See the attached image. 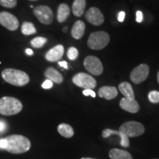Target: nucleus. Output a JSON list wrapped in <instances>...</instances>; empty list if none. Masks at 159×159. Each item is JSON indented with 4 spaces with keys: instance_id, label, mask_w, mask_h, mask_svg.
Segmentation results:
<instances>
[{
    "instance_id": "nucleus-1",
    "label": "nucleus",
    "mask_w": 159,
    "mask_h": 159,
    "mask_svg": "<svg viewBox=\"0 0 159 159\" xmlns=\"http://www.w3.org/2000/svg\"><path fill=\"white\" fill-rule=\"evenodd\" d=\"M7 148L5 150L13 154H21L27 152L31 148V142L22 135H11L5 138Z\"/></svg>"
},
{
    "instance_id": "nucleus-2",
    "label": "nucleus",
    "mask_w": 159,
    "mask_h": 159,
    "mask_svg": "<svg viewBox=\"0 0 159 159\" xmlns=\"http://www.w3.org/2000/svg\"><path fill=\"white\" fill-rule=\"evenodd\" d=\"M2 77L6 83L21 87L30 82V77L25 71L15 69H5L2 72Z\"/></svg>"
},
{
    "instance_id": "nucleus-3",
    "label": "nucleus",
    "mask_w": 159,
    "mask_h": 159,
    "mask_svg": "<svg viewBox=\"0 0 159 159\" xmlns=\"http://www.w3.org/2000/svg\"><path fill=\"white\" fill-rule=\"evenodd\" d=\"M23 105L21 101L14 97H4L0 99V114L13 116L21 112Z\"/></svg>"
},
{
    "instance_id": "nucleus-4",
    "label": "nucleus",
    "mask_w": 159,
    "mask_h": 159,
    "mask_svg": "<svg viewBox=\"0 0 159 159\" xmlns=\"http://www.w3.org/2000/svg\"><path fill=\"white\" fill-rule=\"evenodd\" d=\"M109 41L110 36L108 33L103 31H99L91 33L87 43L89 48L95 50H100L108 44Z\"/></svg>"
},
{
    "instance_id": "nucleus-5",
    "label": "nucleus",
    "mask_w": 159,
    "mask_h": 159,
    "mask_svg": "<svg viewBox=\"0 0 159 159\" xmlns=\"http://www.w3.org/2000/svg\"><path fill=\"white\" fill-rule=\"evenodd\" d=\"M119 132L128 137H137L144 133V127L141 123L131 121L122 124L119 128Z\"/></svg>"
},
{
    "instance_id": "nucleus-6",
    "label": "nucleus",
    "mask_w": 159,
    "mask_h": 159,
    "mask_svg": "<svg viewBox=\"0 0 159 159\" xmlns=\"http://www.w3.org/2000/svg\"><path fill=\"white\" fill-rule=\"evenodd\" d=\"M72 82L78 87L84 89L92 90L97 85V81L94 77L90 75L83 72L75 75L72 78Z\"/></svg>"
},
{
    "instance_id": "nucleus-7",
    "label": "nucleus",
    "mask_w": 159,
    "mask_h": 159,
    "mask_svg": "<svg viewBox=\"0 0 159 159\" xmlns=\"http://www.w3.org/2000/svg\"><path fill=\"white\" fill-rule=\"evenodd\" d=\"M33 13L39 21L43 25H50L53 21L54 14L50 7L46 5H39L33 10Z\"/></svg>"
},
{
    "instance_id": "nucleus-8",
    "label": "nucleus",
    "mask_w": 159,
    "mask_h": 159,
    "mask_svg": "<svg viewBox=\"0 0 159 159\" xmlns=\"http://www.w3.org/2000/svg\"><path fill=\"white\" fill-rule=\"evenodd\" d=\"M85 69L91 75H100L103 71V66L98 57L95 56H88L84 61Z\"/></svg>"
},
{
    "instance_id": "nucleus-9",
    "label": "nucleus",
    "mask_w": 159,
    "mask_h": 159,
    "mask_svg": "<svg viewBox=\"0 0 159 159\" xmlns=\"http://www.w3.org/2000/svg\"><path fill=\"white\" fill-rule=\"evenodd\" d=\"M149 72H150V68L148 65L143 63L136 67L130 73V80L135 84H139V83L144 82L148 78Z\"/></svg>"
},
{
    "instance_id": "nucleus-10",
    "label": "nucleus",
    "mask_w": 159,
    "mask_h": 159,
    "mask_svg": "<svg viewBox=\"0 0 159 159\" xmlns=\"http://www.w3.org/2000/svg\"><path fill=\"white\" fill-rule=\"evenodd\" d=\"M0 25L11 31H15L19 28V20L14 15L8 12L3 11L0 13Z\"/></svg>"
},
{
    "instance_id": "nucleus-11",
    "label": "nucleus",
    "mask_w": 159,
    "mask_h": 159,
    "mask_svg": "<svg viewBox=\"0 0 159 159\" xmlns=\"http://www.w3.org/2000/svg\"><path fill=\"white\" fill-rule=\"evenodd\" d=\"M85 17L87 21L94 26H99L104 22V16L97 7H91L85 12Z\"/></svg>"
},
{
    "instance_id": "nucleus-12",
    "label": "nucleus",
    "mask_w": 159,
    "mask_h": 159,
    "mask_svg": "<svg viewBox=\"0 0 159 159\" xmlns=\"http://www.w3.org/2000/svg\"><path fill=\"white\" fill-rule=\"evenodd\" d=\"M64 53V47L63 45L59 44L52 48L46 53L45 57L49 62H56L62 58Z\"/></svg>"
},
{
    "instance_id": "nucleus-13",
    "label": "nucleus",
    "mask_w": 159,
    "mask_h": 159,
    "mask_svg": "<svg viewBox=\"0 0 159 159\" xmlns=\"http://www.w3.org/2000/svg\"><path fill=\"white\" fill-rule=\"evenodd\" d=\"M119 105L123 110L128 111V112L135 114L139 111V105L135 99L131 100L127 98H122L121 99Z\"/></svg>"
},
{
    "instance_id": "nucleus-14",
    "label": "nucleus",
    "mask_w": 159,
    "mask_h": 159,
    "mask_svg": "<svg viewBox=\"0 0 159 159\" xmlns=\"http://www.w3.org/2000/svg\"><path fill=\"white\" fill-rule=\"evenodd\" d=\"M98 95L99 97L110 100L114 99L118 95V91L116 88L114 86H103L99 89Z\"/></svg>"
},
{
    "instance_id": "nucleus-15",
    "label": "nucleus",
    "mask_w": 159,
    "mask_h": 159,
    "mask_svg": "<svg viewBox=\"0 0 159 159\" xmlns=\"http://www.w3.org/2000/svg\"><path fill=\"white\" fill-rule=\"evenodd\" d=\"M111 135H116L119 136L121 138V145L124 148H128L130 145V141H129V138L126 135L123 134L122 133L119 132V131H116L111 129H105L102 132V136L104 138H107V137L111 136Z\"/></svg>"
},
{
    "instance_id": "nucleus-16",
    "label": "nucleus",
    "mask_w": 159,
    "mask_h": 159,
    "mask_svg": "<svg viewBox=\"0 0 159 159\" xmlns=\"http://www.w3.org/2000/svg\"><path fill=\"white\" fill-rule=\"evenodd\" d=\"M44 75L47 79L51 80L52 83L55 82L56 83H61L63 80L62 75L53 67L47 68L44 72Z\"/></svg>"
},
{
    "instance_id": "nucleus-17",
    "label": "nucleus",
    "mask_w": 159,
    "mask_h": 159,
    "mask_svg": "<svg viewBox=\"0 0 159 159\" xmlns=\"http://www.w3.org/2000/svg\"><path fill=\"white\" fill-rule=\"evenodd\" d=\"M119 89L120 92L125 96V98L134 100L135 99V94L134 89L130 83L128 82H123L119 85Z\"/></svg>"
},
{
    "instance_id": "nucleus-18",
    "label": "nucleus",
    "mask_w": 159,
    "mask_h": 159,
    "mask_svg": "<svg viewBox=\"0 0 159 159\" xmlns=\"http://www.w3.org/2000/svg\"><path fill=\"white\" fill-rule=\"evenodd\" d=\"M85 25L83 21H77L75 23L71 30V36L75 39H80L84 35Z\"/></svg>"
},
{
    "instance_id": "nucleus-19",
    "label": "nucleus",
    "mask_w": 159,
    "mask_h": 159,
    "mask_svg": "<svg viewBox=\"0 0 159 159\" xmlns=\"http://www.w3.org/2000/svg\"><path fill=\"white\" fill-rule=\"evenodd\" d=\"M70 14V8L69 5L66 4H61L57 9V19L60 23H62L68 19L69 16Z\"/></svg>"
},
{
    "instance_id": "nucleus-20",
    "label": "nucleus",
    "mask_w": 159,
    "mask_h": 159,
    "mask_svg": "<svg viewBox=\"0 0 159 159\" xmlns=\"http://www.w3.org/2000/svg\"><path fill=\"white\" fill-rule=\"evenodd\" d=\"M109 156L111 159H133L130 152L119 149H112L110 150Z\"/></svg>"
},
{
    "instance_id": "nucleus-21",
    "label": "nucleus",
    "mask_w": 159,
    "mask_h": 159,
    "mask_svg": "<svg viewBox=\"0 0 159 159\" xmlns=\"http://www.w3.org/2000/svg\"><path fill=\"white\" fill-rule=\"evenodd\" d=\"M86 5L85 0H75L72 5V13L75 16L80 17L83 13Z\"/></svg>"
},
{
    "instance_id": "nucleus-22",
    "label": "nucleus",
    "mask_w": 159,
    "mask_h": 159,
    "mask_svg": "<svg viewBox=\"0 0 159 159\" xmlns=\"http://www.w3.org/2000/svg\"><path fill=\"white\" fill-rule=\"evenodd\" d=\"M57 131L61 136L65 137V138H71L74 136V130L71 128V126L66 124V123H62L59 125L57 127Z\"/></svg>"
},
{
    "instance_id": "nucleus-23",
    "label": "nucleus",
    "mask_w": 159,
    "mask_h": 159,
    "mask_svg": "<svg viewBox=\"0 0 159 159\" xmlns=\"http://www.w3.org/2000/svg\"><path fill=\"white\" fill-rule=\"evenodd\" d=\"M36 29H35L34 25L31 22L25 21L22 24L21 26V33L25 35H30L36 33Z\"/></svg>"
},
{
    "instance_id": "nucleus-24",
    "label": "nucleus",
    "mask_w": 159,
    "mask_h": 159,
    "mask_svg": "<svg viewBox=\"0 0 159 159\" xmlns=\"http://www.w3.org/2000/svg\"><path fill=\"white\" fill-rule=\"evenodd\" d=\"M47 42V39H46V38L36 37L32 40L30 41V43L33 47H34V48H36V49H39V48H41V47H43Z\"/></svg>"
},
{
    "instance_id": "nucleus-25",
    "label": "nucleus",
    "mask_w": 159,
    "mask_h": 159,
    "mask_svg": "<svg viewBox=\"0 0 159 159\" xmlns=\"http://www.w3.org/2000/svg\"><path fill=\"white\" fill-rule=\"evenodd\" d=\"M0 5L7 8H13L17 5V0H0Z\"/></svg>"
},
{
    "instance_id": "nucleus-26",
    "label": "nucleus",
    "mask_w": 159,
    "mask_h": 159,
    "mask_svg": "<svg viewBox=\"0 0 159 159\" xmlns=\"http://www.w3.org/2000/svg\"><path fill=\"white\" fill-rule=\"evenodd\" d=\"M78 50L75 47H70L68 49V52H67V56H68V58L71 60V61H75L78 57Z\"/></svg>"
},
{
    "instance_id": "nucleus-27",
    "label": "nucleus",
    "mask_w": 159,
    "mask_h": 159,
    "mask_svg": "<svg viewBox=\"0 0 159 159\" xmlns=\"http://www.w3.org/2000/svg\"><path fill=\"white\" fill-rule=\"evenodd\" d=\"M149 100L152 103L159 102V92L157 91H152L148 94Z\"/></svg>"
},
{
    "instance_id": "nucleus-28",
    "label": "nucleus",
    "mask_w": 159,
    "mask_h": 159,
    "mask_svg": "<svg viewBox=\"0 0 159 159\" xmlns=\"http://www.w3.org/2000/svg\"><path fill=\"white\" fill-rule=\"evenodd\" d=\"M52 85H53V83L52 82L51 80H46L43 82V83L42 84V88L44 89H51L52 87Z\"/></svg>"
},
{
    "instance_id": "nucleus-29",
    "label": "nucleus",
    "mask_w": 159,
    "mask_h": 159,
    "mask_svg": "<svg viewBox=\"0 0 159 159\" xmlns=\"http://www.w3.org/2000/svg\"><path fill=\"white\" fill-rule=\"evenodd\" d=\"M83 94L85 96H91L92 97H94V98L96 97L95 92L93 90H91V89H84V91H83Z\"/></svg>"
},
{
    "instance_id": "nucleus-30",
    "label": "nucleus",
    "mask_w": 159,
    "mask_h": 159,
    "mask_svg": "<svg viewBox=\"0 0 159 159\" xmlns=\"http://www.w3.org/2000/svg\"><path fill=\"white\" fill-rule=\"evenodd\" d=\"M7 130V123L5 121L0 120V134H3Z\"/></svg>"
},
{
    "instance_id": "nucleus-31",
    "label": "nucleus",
    "mask_w": 159,
    "mask_h": 159,
    "mask_svg": "<svg viewBox=\"0 0 159 159\" xmlns=\"http://www.w3.org/2000/svg\"><path fill=\"white\" fill-rule=\"evenodd\" d=\"M136 21L139 23H141L143 21V13L142 11L136 12Z\"/></svg>"
},
{
    "instance_id": "nucleus-32",
    "label": "nucleus",
    "mask_w": 159,
    "mask_h": 159,
    "mask_svg": "<svg viewBox=\"0 0 159 159\" xmlns=\"http://www.w3.org/2000/svg\"><path fill=\"white\" fill-rule=\"evenodd\" d=\"M6 148H7V141L5 139H0V149L5 150Z\"/></svg>"
},
{
    "instance_id": "nucleus-33",
    "label": "nucleus",
    "mask_w": 159,
    "mask_h": 159,
    "mask_svg": "<svg viewBox=\"0 0 159 159\" xmlns=\"http://www.w3.org/2000/svg\"><path fill=\"white\" fill-rule=\"evenodd\" d=\"M125 17V13L124 11H121L119 12L118 14V21L119 22H122L124 21Z\"/></svg>"
},
{
    "instance_id": "nucleus-34",
    "label": "nucleus",
    "mask_w": 159,
    "mask_h": 159,
    "mask_svg": "<svg viewBox=\"0 0 159 159\" xmlns=\"http://www.w3.org/2000/svg\"><path fill=\"white\" fill-rule=\"evenodd\" d=\"M58 65L66 69H68V64H67V62H66V61H59Z\"/></svg>"
},
{
    "instance_id": "nucleus-35",
    "label": "nucleus",
    "mask_w": 159,
    "mask_h": 159,
    "mask_svg": "<svg viewBox=\"0 0 159 159\" xmlns=\"http://www.w3.org/2000/svg\"><path fill=\"white\" fill-rule=\"evenodd\" d=\"M26 54L27 55H33V51L30 49H26Z\"/></svg>"
},
{
    "instance_id": "nucleus-36",
    "label": "nucleus",
    "mask_w": 159,
    "mask_h": 159,
    "mask_svg": "<svg viewBox=\"0 0 159 159\" xmlns=\"http://www.w3.org/2000/svg\"><path fill=\"white\" fill-rule=\"evenodd\" d=\"M67 30H68V28H67V27H64V28L63 29V33H66V32L67 31Z\"/></svg>"
},
{
    "instance_id": "nucleus-37",
    "label": "nucleus",
    "mask_w": 159,
    "mask_h": 159,
    "mask_svg": "<svg viewBox=\"0 0 159 159\" xmlns=\"http://www.w3.org/2000/svg\"><path fill=\"white\" fill-rule=\"evenodd\" d=\"M157 79H158V82L159 83V71H158V75H157Z\"/></svg>"
},
{
    "instance_id": "nucleus-38",
    "label": "nucleus",
    "mask_w": 159,
    "mask_h": 159,
    "mask_svg": "<svg viewBox=\"0 0 159 159\" xmlns=\"http://www.w3.org/2000/svg\"><path fill=\"white\" fill-rule=\"evenodd\" d=\"M81 159H94V158H82Z\"/></svg>"
},
{
    "instance_id": "nucleus-39",
    "label": "nucleus",
    "mask_w": 159,
    "mask_h": 159,
    "mask_svg": "<svg viewBox=\"0 0 159 159\" xmlns=\"http://www.w3.org/2000/svg\"><path fill=\"white\" fill-rule=\"evenodd\" d=\"M30 1H32V2H35V1H39V0H30Z\"/></svg>"
}]
</instances>
